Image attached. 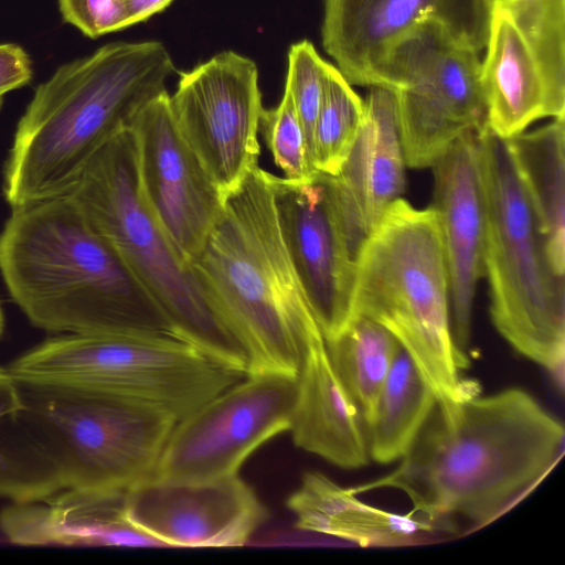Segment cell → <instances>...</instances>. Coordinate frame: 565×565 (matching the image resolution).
I'll use <instances>...</instances> for the list:
<instances>
[{
	"label": "cell",
	"mask_w": 565,
	"mask_h": 565,
	"mask_svg": "<svg viewBox=\"0 0 565 565\" xmlns=\"http://www.w3.org/2000/svg\"><path fill=\"white\" fill-rule=\"evenodd\" d=\"M563 423L532 394L510 387L435 407L390 475L351 488L403 491L430 523L460 515L483 526L539 482L563 452Z\"/></svg>",
	"instance_id": "obj_1"
},
{
	"label": "cell",
	"mask_w": 565,
	"mask_h": 565,
	"mask_svg": "<svg viewBox=\"0 0 565 565\" xmlns=\"http://www.w3.org/2000/svg\"><path fill=\"white\" fill-rule=\"evenodd\" d=\"M0 275L41 330L172 337L157 303L71 194L11 210L0 231Z\"/></svg>",
	"instance_id": "obj_2"
},
{
	"label": "cell",
	"mask_w": 565,
	"mask_h": 565,
	"mask_svg": "<svg viewBox=\"0 0 565 565\" xmlns=\"http://www.w3.org/2000/svg\"><path fill=\"white\" fill-rule=\"evenodd\" d=\"M175 67L159 41L113 42L61 65L21 116L3 168L11 210L68 194L90 159L166 90Z\"/></svg>",
	"instance_id": "obj_3"
},
{
	"label": "cell",
	"mask_w": 565,
	"mask_h": 565,
	"mask_svg": "<svg viewBox=\"0 0 565 565\" xmlns=\"http://www.w3.org/2000/svg\"><path fill=\"white\" fill-rule=\"evenodd\" d=\"M273 179L258 164L248 171L190 264L244 350L246 375L297 377L306 348L324 337L281 236Z\"/></svg>",
	"instance_id": "obj_4"
},
{
	"label": "cell",
	"mask_w": 565,
	"mask_h": 565,
	"mask_svg": "<svg viewBox=\"0 0 565 565\" xmlns=\"http://www.w3.org/2000/svg\"><path fill=\"white\" fill-rule=\"evenodd\" d=\"M358 317L397 340L440 409L478 394L461 375L469 359L452 337L448 269L433 207L416 209L399 198L364 239L351 297V320Z\"/></svg>",
	"instance_id": "obj_5"
},
{
	"label": "cell",
	"mask_w": 565,
	"mask_h": 565,
	"mask_svg": "<svg viewBox=\"0 0 565 565\" xmlns=\"http://www.w3.org/2000/svg\"><path fill=\"white\" fill-rule=\"evenodd\" d=\"M68 194L151 296L172 337L218 366L245 376L244 350L213 310L190 262L141 191L129 127L90 159Z\"/></svg>",
	"instance_id": "obj_6"
},
{
	"label": "cell",
	"mask_w": 565,
	"mask_h": 565,
	"mask_svg": "<svg viewBox=\"0 0 565 565\" xmlns=\"http://www.w3.org/2000/svg\"><path fill=\"white\" fill-rule=\"evenodd\" d=\"M486 199L484 275L497 331L564 390L565 279L550 257L505 139L478 131Z\"/></svg>",
	"instance_id": "obj_7"
},
{
	"label": "cell",
	"mask_w": 565,
	"mask_h": 565,
	"mask_svg": "<svg viewBox=\"0 0 565 565\" xmlns=\"http://www.w3.org/2000/svg\"><path fill=\"white\" fill-rule=\"evenodd\" d=\"M17 382L21 419L63 489L126 491L154 476L178 422L171 414L109 392Z\"/></svg>",
	"instance_id": "obj_8"
},
{
	"label": "cell",
	"mask_w": 565,
	"mask_h": 565,
	"mask_svg": "<svg viewBox=\"0 0 565 565\" xmlns=\"http://www.w3.org/2000/svg\"><path fill=\"white\" fill-rule=\"evenodd\" d=\"M7 369L18 381L135 398L177 420L244 377L188 343L159 334H61L19 355Z\"/></svg>",
	"instance_id": "obj_9"
},
{
	"label": "cell",
	"mask_w": 565,
	"mask_h": 565,
	"mask_svg": "<svg viewBox=\"0 0 565 565\" xmlns=\"http://www.w3.org/2000/svg\"><path fill=\"white\" fill-rule=\"evenodd\" d=\"M479 53L426 20L388 51L375 86L396 92L406 166L430 168L460 137L487 127Z\"/></svg>",
	"instance_id": "obj_10"
},
{
	"label": "cell",
	"mask_w": 565,
	"mask_h": 565,
	"mask_svg": "<svg viewBox=\"0 0 565 565\" xmlns=\"http://www.w3.org/2000/svg\"><path fill=\"white\" fill-rule=\"evenodd\" d=\"M244 377L175 423L153 477L206 481L237 475L259 446L290 429L297 377Z\"/></svg>",
	"instance_id": "obj_11"
},
{
	"label": "cell",
	"mask_w": 565,
	"mask_h": 565,
	"mask_svg": "<svg viewBox=\"0 0 565 565\" xmlns=\"http://www.w3.org/2000/svg\"><path fill=\"white\" fill-rule=\"evenodd\" d=\"M169 103L178 129L225 198L258 164L264 107L257 65L221 52L181 73Z\"/></svg>",
	"instance_id": "obj_12"
},
{
	"label": "cell",
	"mask_w": 565,
	"mask_h": 565,
	"mask_svg": "<svg viewBox=\"0 0 565 565\" xmlns=\"http://www.w3.org/2000/svg\"><path fill=\"white\" fill-rule=\"evenodd\" d=\"M281 236L324 340L351 320L354 257L349 247L331 175L305 182L274 175Z\"/></svg>",
	"instance_id": "obj_13"
},
{
	"label": "cell",
	"mask_w": 565,
	"mask_h": 565,
	"mask_svg": "<svg viewBox=\"0 0 565 565\" xmlns=\"http://www.w3.org/2000/svg\"><path fill=\"white\" fill-rule=\"evenodd\" d=\"M491 10L489 0H323L321 39L351 85L372 87L392 46L426 20L480 53Z\"/></svg>",
	"instance_id": "obj_14"
},
{
	"label": "cell",
	"mask_w": 565,
	"mask_h": 565,
	"mask_svg": "<svg viewBox=\"0 0 565 565\" xmlns=\"http://www.w3.org/2000/svg\"><path fill=\"white\" fill-rule=\"evenodd\" d=\"M141 191L158 221L191 259L217 220L224 198L181 135L167 90L146 103L129 124Z\"/></svg>",
	"instance_id": "obj_15"
},
{
	"label": "cell",
	"mask_w": 565,
	"mask_h": 565,
	"mask_svg": "<svg viewBox=\"0 0 565 565\" xmlns=\"http://www.w3.org/2000/svg\"><path fill=\"white\" fill-rule=\"evenodd\" d=\"M125 516L161 546L234 547L247 543L268 510L238 475L206 481L156 477L125 492Z\"/></svg>",
	"instance_id": "obj_16"
},
{
	"label": "cell",
	"mask_w": 565,
	"mask_h": 565,
	"mask_svg": "<svg viewBox=\"0 0 565 565\" xmlns=\"http://www.w3.org/2000/svg\"><path fill=\"white\" fill-rule=\"evenodd\" d=\"M430 168L431 207L438 220L449 277L451 331L456 345L465 352L476 289L484 275L486 199L478 131L460 137Z\"/></svg>",
	"instance_id": "obj_17"
},
{
	"label": "cell",
	"mask_w": 565,
	"mask_h": 565,
	"mask_svg": "<svg viewBox=\"0 0 565 565\" xmlns=\"http://www.w3.org/2000/svg\"><path fill=\"white\" fill-rule=\"evenodd\" d=\"M396 92L372 86L354 145L335 175H331L351 253H356L388 206L405 190V168Z\"/></svg>",
	"instance_id": "obj_18"
},
{
	"label": "cell",
	"mask_w": 565,
	"mask_h": 565,
	"mask_svg": "<svg viewBox=\"0 0 565 565\" xmlns=\"http://www.w3.org/2000/svg\"><path fill=\"white\" fill-rule=\"evenodd\" d=\"M126 491L62 489L39 501L11 502L0 511V532L24 546H161L126 519Z\"/></svg>",
	"instance_id": "obj_19"
},
{
	"label": "cell",
	"mask_w": 565,
	"mask_h": 565,
	"mask_svg": "<svg viewBox=\"0 0 565 565\" xmlns=\"http://www.w3.org/2000/svg\"><path fill=\"white\" fill-rule=\"evenodd\" d=\"M289 431L297 447L337 467L359 469L370 460L363 418L333 371L324 338L303 352Z\"/></svg>",
	"instance_id": "obj_20"
},
{
	"label": "cell",
	"mask_w": 565,
	"mask_h": 565,
	"mask_svg": "<svg viewBox=\"0 0 565 565\" xmlns=\"http://www.w3.org/2000/svg\"><path fill=\"white\" fill-rule=\"evenodd\" d=\"M481 85L487 126L502 139L519 135L544 118H559L537 62L509 11L492 6Z\"/></svg>",
	"instance_id": "obj_21"
},
{
	"label": "cell",
	"mask_w": 565,
	"mask_h": 565,
	"mask_svg": "<svg viewBox=\"0 0 565 565\" xmlns=\"http://www.w3.org/2000/svg\"><path fill=\"white\" fill-rule=\"evenodd\" d=\"M296 526L341 539L361 547H397L412 544L434 529L429 521L408 512L398 514L361 501L319 471H307L287 498Z\"/></svg>",
	"instance_id": "obj_22"
},
{
	"label": "cell",
	"mask_w": 565,
	"mask_h": 565,
	"mask_svg": "<svg viewBox=\"0 0 565 565\" xmlns=\"http://www.w3.org/2000/svg\"><path fill=\"white\" fill-rule=\"evenodd\" d=\"M546 239L553 266L565 273V117L505 139Z\"/></svg>",
	"instance_id": "obj_23"
},
{
	"label": "cell",
	"mask_w": 565,
	"mask_h": 565,
	"mask_svg": "<svg viewBox=\"0 0 565 565\" xmlns=\"http://www.w3.org/2000/svg\"><path fill=\"white\" fill-rule=\"evenodd\" d=\"M436 405L433 391L401 349L365 423L370 459L383 465L401 460Z\"/></svg>",
	"instance_id": "obj_24"
},
{
	"label": "cell",
	"mask_w": 565,
	"mask_h": 565,
	"mask_svg": "<svg viewBox=\"0 0 565 565\" xmlns=\"http://www.w3.org/2000/svg\"><path fill=\"white\" fill-rule=\"evenodd\" d=\"M17 380L0 366V499L13 503L47 498L63 489L54 467L24 426Z\"/></svg>",
	"instance_id": "obj_25"
},
{
	"label": "cell",
	"mask_w": 565,
	"mask_h": 565,
	"mask_svg": "<svg viewBox=\"0 0 565 565\" xmlns=\"http://www.w3.org/2000/svg\"><path fill=\"white\" fill-rule=\"evenodd\" d=\"M326 347L333 371L365 426L402 348L385 328L362 317L352 319Z\"/></svg>",
	"instance_id": "obj_26"
},
{
	"label": "cell",
	"mask_w": 565,
	"mask_h": 565,
	"mask_svg": "<svg viewBox=\"0 0 565 565\" xmlns=\"http://www.w3.org/2000/svg\"><path fill=\"white\" fill-rule=\"evenodd\" d=\"M363 115L364 100L329 63L311 142V159L318 172L335 175L340 171L358 137Z\"/></svg>",
	"instance_id": "obj_27"
},
{
	"label": "cell",
	"mask_w": 565,
	"mask_h": 565,
	"mask_svg": "<svg viewBox=\"0 0 565 565\" xmlns=\"http://www.w3.org/2000/svg\"><path fill=\"white\" fill-rule=\"evenodd\" d=\"M499 4L521 31L554 109L565 117V0H508Z\"/></svg>",
	"instance_id": "obj_28"
},
{
	"label": "cell",
	"mask_w": 565,
	"mask_h": 565,
	"mask_svg": "<svg viewBox=\"0 0 565 565\" xmlns=\"http://www.w3.org/2000/svg\"><path fill=\"white\" fill-rule=\"evenodd\" d=\"M259 128L285 180L299 183L319 173L312 164L303 128L286 90L277 107L264 109Z\"/></svg>",
	"instance_id": "obj_29"
},
{
	"label": "cell",
	"mask_w": 565,
	"mask_h": 565,
	"mask_svg": "<svg viewBox=\"0 0 565 565\" xmlns=\"http://www.w3.org/2000/svg\"><path fill=\"white\" fill-rule=\"evenodd\" d=\"M173 0H57L65 23L89 39L124 30L163 11Z\"/></svg>",
	"instance_id": "obj_30"
},
{
	"label": "cell",
	"mask_w": 565,
	"mask_h": 565,
	"mask_svg": "<svg viewBox=\"0 0 565 565\" xmlns=\"http://www.w3.org/2000/svg\"><path fill=\"white\" fill-rule=\"evenodd\" d=\"M328 64L308 40L296 42L289 47L285 90L303 128L310 158L312 132L323 96Z\"/></svg>",
	"instance_id": "obj_31"
},
{
	"label": "cell",
	"mask_w": 565,
	"mask_h": 565,
	"mask_svg": "<svg viewBox=\"0 0 565 565\" xmlns=\"http://www.w3.org/2000/svg\"><path fill=\"white\" fill-rule=\"evenodd\" d=\"M33 63L29 53L15 43L0 44V110L8 93L30 84Z\"/></svg>",
	"instance_id": "obj_32"
},
{
	"label": "cell",
	"mask_w": 565,
	"mask_h": 565,
	"mask_svg": "<svg viewBox=\"0 0 565 565\" xmlns=\"http://www.w3.org/2000/svg\"><path fill=\"white\" fill-rule=\"evenodd\" d=\"M3 331H4V313L2 310V306L0 303V338L3 334Z\"/></svg>",
	"instance_id": "obj_33"
},
{
	"label": "cell",
	"mask_w": 565,
	"mask_h": 565,
	"mask_svg": "<svg viewBox=\"0 0 565 565\" xmlns=\"http://www.w3.org/2000/svg\"><path fill=\"white\" fill-rule=\"evenodd\" d=\"M504 1H508V0H489L491 7L494 4V3H499V2H504Z\"/></svg>",
	"instance_id": "obj_34"
}]
</instances>
